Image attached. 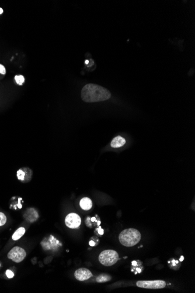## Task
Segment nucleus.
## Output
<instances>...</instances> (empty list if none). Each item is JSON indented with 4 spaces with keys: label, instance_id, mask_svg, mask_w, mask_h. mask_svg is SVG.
I'll return each instance as SVG.
<instances>
[{
    "label": "nucleus",
    "instance_id": "nucleus-6",
    "mask_svg": "<svg viewBox=\"0 0 195 293\" xmlns=\"http://www.w3.org/2000/svg\"><path fill=\"white\" fill-rule=\"evenodd\" d=\"M65 223L67 227L71 229L78 228L81 224L80 217L75 213H70L65 217Z\"/></svg>",
    "mask_w": 195,
    "mask_h": 293
},
{
    "label": "nucleus",
    "instance_id": "nucleus-17",
    "mask_svg": "<svg viewBox=\"0 0 195 293\" xmlns=\"http://www.w3.org/2000/svg\"><path fill=\"white\" fill-rule=\"evenodd\" d=\"M0 74H3V75H5L6 74V70H5V67L0 64Z\"/></svg>",
    "mask_w": 195,
    "mask_h": 293
},
{
    "label": "nucleus",
    "instance_id": "nucleus-3",
    "mask_svg": "<svg viewBox=\"0 0 195 293\" xmlns=\"http://www.w3.org/2000/svg\"><path fill=\"white\" fill-rule=\"evenodd\" d=\"M119 260V255L115 251L105 250L99 256V261L105 266H111L115 264Z\"/></svg>",
    "mask_w": 195,
    "mask_h": 293
},
{
    "label": "nucleus",
    "instance_id": "nucleus-15",
    "mask_svg": "<svg viewBox=\"0 0 195 293\" xmlns=\"http://www.w3.org/2000/svg\"><path fill=\"white\" fill-rule=\"evenodd\" d=\"M6 222V217L2 213H0V226L4 225Z\"/></svg>",
    "mask_w": 195,
    "mask_h": 293
},
{
    "label": "nucleus",
    "instance_id": "nucleus-18",
    "mask_svg": "<svg viewBox=\"0 0 195 293\" xmlns=\"http://www.w3.org/2000/svg\"><path fill=\"white\" fill-rule=\"evenodd\" d=\"M98 233L100 234V235H103V233H104V231H103V229H102L101 227H99V228L98 229Z\"/></svg>",
    "mask_w": 195,
    "mask_h": 293
},
{
    "label": "nucleus",
    "instance_id": "nucleus-5",
    "mask_svg": "<svg viewBox=\"0 0 195 293\" xmlns=\"http://www.w3.org/2000/svg\"><path fill=\"white\" fill-rule=\"evenodd\" d=\"M26 253L25 251L18 246L13 248L8 253V258L16 263L22 262L26 257Z\"/></svg>",
    "mask_w": 195,
    "mask_h": 293
},
{
    "label": "nucleus",
    "instance_id": "nucleus-9",
    "mask_svg": "<svg viewBox=\"0 0 195 293\" xmlns=\"http://www.w3.org/2000/svg\"><path fill=\"white\" fill-rule=\"evenodd\" d=\"M24 217L27 221L33 222L38 218V214L34 209L29 208L25 212Z\"/></svg>",
    "mask_w": 195,
    "mask_h": 293
},
{
    "label": "nucleus",
    "instance_id": "nucleus-24",
    "mask_svg": "<svg viewBox=\"0 0 195 293\" xmlns=\"http://www.w3.org/2000/svg\"><path fill=\"white\" fill-rule=\"evenodd\" d=\"M85 62H86V63H87V64H88V60H86V61H85Z\"/></svg>",
    "mask_w": 195,
    "mask_h": 293
},
{
    "label": "nucleus",
    "instance_id": "nucleus-16",
    "mask_svg": "<svg viewBox=\"0 0 195 293\" xmlns=\"http://www.w3.org/2000/svg\"><path fill=\"white\" fill-rule=\"evenodd\" d=\"M6 276L9 279H12L14 276L13 273L11 270H6Z\"/></svg>",
    "mask_w": 195,
    "mask_h": 293
},
{
    "label": "nucleus",
    "instance_id": "nucleus-22",
    "mask_svg": "<svg viewBox=\"0 0 195 293\" xmlns=\"http://www.w3.org/2000/svg\"><path fill=\"white\" fill-rule=\"evenodd\" d=\"M184 256H181V259H180V261H181V262L183 261H184Z\"/></svg>",
    "mask_w": 195,
    "mask_h": 293
},
{
    "label": "nucleus",
    "instance_id": "nucleus-11",
    "mask_svg": "<svg viewBox=\"0 0 195 293\" xmlns=\"http://www.w3.org/2000/svg\"><path fill=\"white\" fill-rule=\"evenodd\" d=\"M81 208L85 211L89 210L92 206V202L90 198L85 197L81 199L80 203Z\"/></svg>",
    "mask_w": 195,
    "mask_h": 293
},
{
    "label": "nucleus",
    "instance_id": "nucleus-7",
    "mask_svg": "<svg viewBox=\"0 0 195 293\" xmlns=\"http://www.w3.org/2000/svg\"><path fill=\"white\" fill-rule=\"evenodd\" d=\"M75 277L79 281H85L92 276V273L86 268H80L77 270L74 273Z\"/></svg>",
    "mask_w": 195,
    "mask_h": 293
},
{
    "label": "nucleus",
    "instance_id": "nucleus-20",
    "mask_svg": "<svg viewBox=\"0 0 195 293\" xmlns=\"http://www.w3.org/2000/svg\"><path fill=\"white\" fill-rule=\"evenodd\" d=\"M136 263H136V261H133V262H132V265H133V266H136Z\"/></svg>",
    "mask_w": 195,
    "mask_h": 293
},
{
    "label": "nucleus",
    "instance_id": "nucleus-23",
    "mask_svg": "<svg viewBox=\"0 0 195 293\" xmlns=\"http://www.w3.org/2000/svg\"><path fill=\"white\" fill-rule=\"evenodd\" d=\"M137 272H138L139 273H140V272H141V270H140L139 269H137Z\"/></svg>",
    "mask_w": 195,
    "mask_h": 293
},
{
    "label": "nucleus",
    "instance_id": "nucleus-2",
    "mask_svg": "<svg viewBox=\"0 0 195 293\" xmlns=\"http://www.w3.org/2000/svg\"><path fill=\"white\" fill-rule=\"evenodd\" d=\"M119 239L120 244L126 247H132L137 245L141 239L140 232L134 228L123 230L119 235Z\"/></svg>",
    "mask_w": 195,
    "mask_h": 293
},
{
    "label": "nucleus",
    "instance_id": "nucleus-10",
    "mask_svg": "<svg viewBox=\"0 0 195 293\" xmlns=\"http://www.w3.org/2000/svg\"><path fill=\"white\" fill-rule=\"evenodd\" d=\"M125 143H126L125 139L120 136H118L112 140L111 143V146L113 148H119L123 146Z\"/></svg>",
    "mask_w": 195,
    "mask_h": 293
},
{
    "label": "nucleus",
    "instance_id": "nucleus-13",
    "mask_svg": "<svg viewBox=\"0 0 195 293\" xmlns=\"http://www.w3.org/2000/svg\"><path fill=\"white\" fill-rule=\"evenodd\" d=\"M111 279H112V278H111V276H109V275H107V274L103 273V274L100 275L98 277H96V281L98 283H105V282H107L110 281Z\"/></svg>",
    "mask_w": 195,
    "mask_h": 293
},
{
    "label": "nucleus",
    "instance_id": "nucleus-4",
    "mask_svg": "<svg viewBox=\"0 0 195 293\" xmlns=\"http://www.w3.org/2000/svg\"><path fill=\"white\" fill-rule=\"evenodd\" d=\"M137 287L149 289H161L166 286V283L163 280H152V281H139L137 282Z\"/></svg>",
    "mask_w": 195,
    "mask_h": 293
},
{
    "label": "nucleus",
    "instance_id": "nucleus-12",
    "mask_svg": "<svg viewBox=\"0 0 195 293\" xmlns=\"http://www.w3.org/2000/svg\"><path fill=\"white\" fill-rule=\"evenodd\" d=\"M25 229L23 227L19 228L18 229L16 230V231L13 234L12 236V239L14 241H17L19 239H20L25 234Z\"/></svg>",
    "mask_w": 195,
    "mask_h": 293
},
{
    "label": "nucleus",
    "instance_id": "nucleus-19",
    "mask_svg": "<svg viewBox=\"0 0 195 293\" xmlns=\"http://www.w3.org/2000/svg\"><path fill=\"white\" fill-rule=\"evenodd\" d=\"M89 245H90L91 246H95V242H94L93 241H91L89 242Z\"/></svg>",
    "mask_w": 195,
    "mask_h": 293
},
{
    "label": "nucleus",
    "instance_id": "nucleus-21",
    "mask_svg": "<svg viewBox=\"0 0 195 293\" xmlns=\"http://www.w3.org/2000/svg\"><path fill=\"white\" fill-rule=\"evenodd\" d=\"M2 13H3V9H2V8H0V14H2Z\"/></svg>",
    "mask_w": 195,
    "mask_h": 293
},
{
    "label": "nucleus",
    "instance_id": "nucleus-8",
    "mask_svg": "<svg viewBox=\"0 0 195 293\" xmlns=\"http://www.w3.org/2000/svg\"><path fill=\"white\" fill-rule=\"evenodd\" d=\"M17 177L23 182L29 181L32 177V172L29 169L22 168L17 172Z\"/></svg>",
    "mask_w": 195,
    "mask_h": 293
},
{
    "label": "nucleus",
    "instance_id": "nucleus-14",
    "mask_svg": "<svg viewBox=\"0 0 195 293\" xmlns=\"http://www.w3.org/2000/svg\"><path fill=\"white\" fill-rule=\"evenodd\" d=\"M15 80L16 82V83L20 85H22L23 83L25 81V78L22 75H19V76H15Z\"/></svg>",
    "mask_w": 195,
    "mask_h": 293
},
{
    "label": "nucleus",
    "instance_id": "nucleus-1",
    "mask_svg": "<svg viewBox=\"0 0 195 293\" xmlns=\"http://www.w3.org/2000/svg\"><path fill=\"white\" fill-rule=\"evenodd\" d=\"M81 95L84 102H95L109 100L111 97V93L99 85L88 84L82 88Z\"/></svg>",
    "mask_w": 195,
    "mask_h": 293
}]
</instances>
